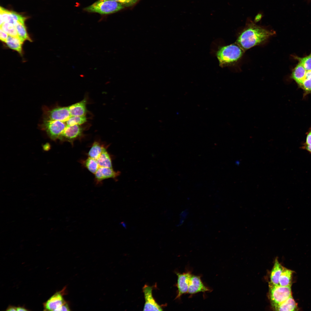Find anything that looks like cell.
Here are the masks:
<instances>
[{"label": "cell", "instance_id": "2e32d148", "mask_svg": "<svg viewBox=\"0 0 311 311\" xmlns=\"http://www.w3.org/2000/svg\"><path fill=\"white\" fill-rule=\"evenodd\" d=\"M5 43L10 48L17 51L20 54H22L23 42L18 37L8 35Z\"/></svg>", "mask_w": 311, "mask_h": 311}, {"label": "cell", "instance_id": "9c48e42d", "mask_svg": "<svg viewBox=\"0 0 311 311\" xmlns=\"http://www.w3.org/2000/svg\"><path fill=\"white\" fill-rule=\"evenodd\" d=\"M177 277L176 286L177 288V294L175 299L180 298L183 295L188 293L189 281L192 275L190 272L183 273L177 272Z\"/></svg>", "mask_w": 311, "mask_h": 311}, {"label": "cell", "instance_id": "44dd1931", "mask_svg": "<svg viewBox=\"0 0 311 311\" xmlns=\"http://www.w3.org/2000/svg\"><path fill=\"white\" fill-rule=\"evenodd\" d=\"M295 58L306 71L311 70V53L309 55L304 57Z\"/></svg>", "mask_w": 311, "mask_h": 311}, {"label": "cell", "instance_id": "7a4b0ae2", "mask_svg": "<svg viewBox=\"0 0 311 311\" xmlns=\"http://www.w3.org/2000/svg\"><path fill=\"white\" fill-rule=\"evenodd\" d=\"M244 51L237 44H232L220 48L217 53L220 64L226 65L237 62L242 56Z\"/></svg>", "mask_w": 311, "mask_h": 311}, {"label": "cell", "instance_id": "cb8c5ba5", "mask_svg": "<svg viewBox=\"0 0 311 311\" xmlns=\"http://www.w3.org/2000/svg\"><path fill=\"white\" fill-rule=\"evenodd\" d=\"M299 85L305 90L311 91V78H305Z\"/></svg>", "mask_w": 311, "mask_h": 311}, {"label": "cell", "instance_id": "ba28073f", "mask_svg": "<svg viewBox=\"0 0 311 311\" xmlns=\"http://www.w3.org/2000/svg\"><path fill=\"white\" fill-rule=\"evenodd\" d=\"M153 287L145 285L143 290L145 299L143 311H162L161 306L155 301L152 295Z\"/></svg>", "mask_w": 311, "mask_h": 311}, {"label": "cell", "instance_id": "e0dca14e", "mask_svg": "<svg viewBox=\"0 0 311 311\" xmlns=\"http://www.w3.org/2000/svg\"><path fill=\"white\" fill-rule=\"evenodd\" d=\"M306 71L303 66L299 63L293 70L291 77L299 84L305 78Z\"/></svg>", "mask_w": 311, "mask_h": 311}, {"label": "cell", "instance_id": "5b68a950", "mask_svg": "<svg viewBox=\"0 0 311 311\" xmlns=\"http://www.w3.org/2000/svg\"><path fill=\"white\" fill-rule=\"evenodd\" d=\"M42 127L50 138L54 140L59 139L67 126L64 122L45 119Z\"/></svg>", "mask_w": 311, "mask_h": 311}, {"label": "cell", "instance_id": "8992f818", "mask_svg": "<svg viewBox=\"0 0 311 311\" xmlns=\"http://www.w3.org/2000/svg\"><path fill=\"white\" fill-rule=\"evenodd\" d=\"M84 129L80 125L67 126L58 139L69 142L73 145L75 141L80 139L83 135Z\"/></svg>", "mask_w": 311, "mask_h": 311}, {"label": "cell", "instance_id": "603a6c76", "mask_svg": "<svg viewBox=\"0 0 311 311\" xmlns=\"http://www.w3.org/2000/svg\"><path fill=\"white\" fill-rule=\"evenodd\" d=\"M117 2L124 7H129L137 3L140 0H112Z\"/></svg>", "mask_w": 311, "mask_h": 311}, {"label": "cell", "instance_id": "83f0119b", "mask_svg": "<svg viewBox=\"0 0 311 311\" xmlns=\"http://www.w3.org/2000/svg\"><path fill=\"white\" fill-rule=\"evenodd\" d=\"M7 311H17V307L13 306L10 305L7 308Z\"/></svg>", "mask_w": 311, "mask_h": 311}, {"label": "cell", "instance_id": "4fadbf2b", "mask_svg": "<svg viewBox=\"0 0 311 311\" xmlns=\"http://www.w3.org/2000/svg\"><path fill=\"white\" fill-rule=\"evenodd\" d=\"M283 267L279 263L277 258L275 260L270 276L269 283L274 285H279V280Z\"/></svg>", "mask_w": 311, "mask_h": 311}, {"label": "cell", "instance_id": "277c9868", "mask_svg": "<svg viewBox=\"0 0 311 311\" xmlns=\"http://www.w3.org/2000/svg\"><path fill=\"white\" fill-rule=\"evenodd\" d=\"M269 297L272 308L279 305L291 295V287H283L269 283Z\"/></svg>", "mask_w": 311, "mask_h": 311}, {"label": "cell", "instance_id": "d6986e66", "mask_svg": "<svg viewBox=\"0 0 311 311\" xmlns=\"http://www.w3.org/2000/svg\"><path fill=\"white\" fill-rule=\"evenodd\" d=\"M87 121V118L85 115L71 116L65 123L67 126L75 125H80Z\"/></svg>", "mask_w": 311, "mask_h": 311}, {"label": "cell", "instance_id": "5bb4252c", "mask_svg": "<svg viewBox=\"0 0 311 311\" xmlns=\"http://www.w3.org/2000/svg\"><path fill=\"white\" fill-rule=\"evenodd\" d=\"M297 304L292 296L279 305L272 308L276 311H293L297 310Z\"/></svg>", "mask_w": 311, "mask_h": 311}, {"label": "cell", "instance_id": "4316f807", "mask_svg": "<svg viewBox=\"0 0 311 311\" xmlns=\"http://www.w3.org/2000/svg\"><path fill=\"white\" fill-rule=\"evenodd\" d=\"M306 144L307 145H311V131L307 135L306 138Z\"/></svg>", "mask_w": 311, "mask_h": 311}, {"label": "cell", "instance_id": "4dcf8cb0", "mask_svg": "<svg viewBox=\"0 0 311 311\" xmlns=\"http://www.w3.org/2000/svg\"><path fill=\"white\" fill-rule=\"evenodd\" d=\"M306 148L307 150L311 152V145H307Z\"/></svg>", "mask_w": 311, "mask_h": 311}, {"label": "cell", "instance_id": "f546056e", "mask_svg": "<svg viewBox=\"0 0 311 311\" xmlns=\"http://www.w3.org/2000/svg\"><path fill=\"white\" fill-rule=\"evenodd\" d=\"M26 308L23 306H18L17 307V311H27Z\"/></svg>", "mask_w": 311, "mask_h": 311}, {"label": "cell", "instance_id": "7c38bea8", "mask_svg": "<svg viewBox=\"0 0 311 311\" xmlns=\"http://www.w3.org/2000/svg\"><path fill=\"white\" fill-rule=\"evenodd\" d=\"M87 100L84 98L81 101L68 107L71 116L85 115L87 112Z\"/></svg>", "mask_w": 311, "mask_h": 311}, {"label": "cell", "instance_id": "7402d4cb", "mask_svg": "<svg viewBox=\"0 0 311 311\" xmlns=\"http://www.w3.org/2000/svg\"><path fill=\"white\" fill-rule=\"evenodd\" d=\"M11 15L12 19L14 23V25L17 22H19L24 24L26 19L25 17L13 12L11 11Z\"/></svg>", "mask_w": 311, "mask_h": 311}, {"label": "cell", "instance_id": "ac0fdd59", "mask_svg": "<svg viewBox=\"0 0 311 311\" xmlns=\"http://www.w3.org/2000/svg\"><path fill=\"white\" fill-rule=\"evenodd\" d=\"M14 26L16 29L18 37L23 42L26 40L30 41H32L27 33L24 24L17 22L14 25Z\"/></svg>", "mask_w": 311, "mask_h": 311}, {"label": "cell", "instance_id": "6da1fadb", "mask_svg": "<svg viewBox=\"0 0 311 311\" xmlns=\"http://www.w3.org/2000/svg\"><path fill=\"white\" fill-rule=\"evenodd\" d=\"M275 33L274 31L257 25L249 20L238 36L236 43L244 51L262 43Z\"/></svg>", "mask_w": 311, "mask_h": 311}, {"label": "cell", "instance_id": "d4e9b609", "mask_svg": "<svg viewBox=\"0 0 311 311\" xmlns=\"http://www.w3.org/2000/svg\"><path fill=\"white\" fill-rule=\"evenodd\" d=\"M8 35L2 29H0V39L1 40L4 42H6L8 37Z\"/></svg>", "mask_w": 311, "mask_h": 311}, {"label": "cell", "instance_id": "ffe728a7", "mask_svg": "<svg viewBox=\"0 0 311 311\" xmlns=\"http://www.w3.org/2000/svg\"><path fill=\"white\" fill-rule=\"evenodd\" d=\"M0 28L6 32L8 35L18 37L15 27L12 24L4 22L0 25Z\"/></svg>", "mask_w": 311, "mask_h": 311}, {"label": "cell", "instance_id": "484cf974", "mask_svg": "<svg viewBox=\"0 0 311 311\" xmlns=\"http://www.w3.org/2000/svg\"><path fill=\"white\" fill-rule=\"evenodd\" d=\"M70 310L68 304L67 302L62 305L57 311H69Z\"/></svg>", "mask_w": 311, "mask_h": 311}, {"label": "cell", "instance_id": "9a60e30c", "mask_svg": "<svg viewBox=\"0 0 311 311\" xmlns=\"http://www.w3.org/2000/svg\"><path fill=\"white\" fill-rule=\"evenodd\" d=\"M293 271L284 267L279 280V285L283 287H291Z\"/></svg>", "mask_w": 311, "mask_h": 311}, {"label": "cell", "instance_id": "3957f363", "mask_svg": "<svg viewBox=\"0 0 311 311\" xmlns=\"http://www.w3.org/2000/svg\"><path fill=\"white\" fill-rule=\"evenodd\" d=\"M124 7L120 3L114 1L98 0L84 10L88 12L108 14L118 12Z\"/></svg>", "mask_w": 311, "mask_h": 311}, {"label": "cell", "instance_id": "8fae6325", "mask_svg": "<svg viewBox=\"0 0 311 311\" xmlns=\"http://www.w3.org/2000/svg\"><path fill=\"white\" fill-rule=\"evenodd\" d=\"M61 293L60 291L56 293L44 303V310L57 311L66 302L64 300Z\"/></svg>", "mask_w": 311, "mask_h": 311}, {"label": "cell", "instance_id": "f1b7e54d", "mask_svg": "<svg viewBox=\"0 0 311 311\" xmlns=\"http://www.w3.org/2000/svg\"><path fill=\"white\" fill-rule=\"evenodd\" d=\"M305 78H311V70L307 71L305 75Z\"/></svg>", "mask_w": 311, "mask_h": 311}, {"label": "cell", "instance_id": "52a82bcc", "mask_svg": "<svg viewBox=\"0 0 311 311\" xmlns=\"http://www.w3.org/2000/svg\"><path fill=\"white\" fill-rule=\"evenodd\" d=\"M45 119L66 122L71 116L68 107H58L50 110L45 113Z\"/></svg>", "mask_w": 311, "mask_h": 311}, {"label": "cell", "instance_id": "30bf717a", "mask_svg": "<svg viewBox=\"0 0 311 311\" xmlns=\"http://www.w3.org/2000/svg\"><path fill=\"white\" fill-rule=\"evenodd\" d=\"M211 290L203 283L200 276L192 275L189 281L188 293L192 295L198 293L210 291Z\"/></svg>", "mask_w": 311, "mask_h": 311}]
</instances>
